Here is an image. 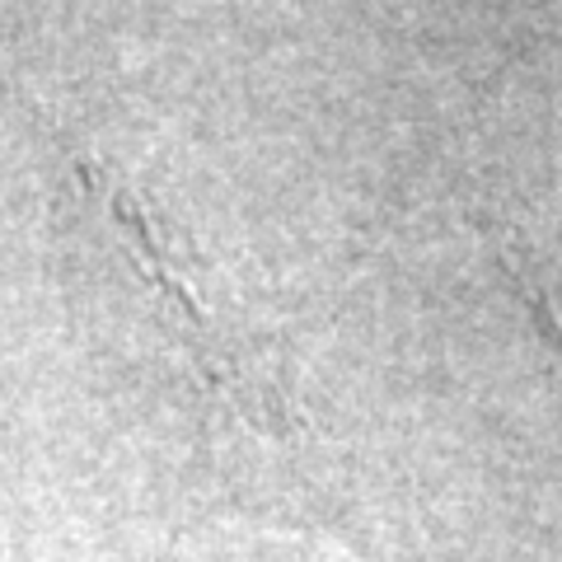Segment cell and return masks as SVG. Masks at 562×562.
<instances>
[{"label":"cell","mask_w":562,"mask_h":562,"mask_svg":"<svg viewBox=\"0 0 562 562\" xmlns=\"http://www.w3.org/2000/svg\"><path fill=\"white\" fill-rule=\"evenodd\" d=\"M99 183V198L109 206V216L122 235L132 239L136 262L155 281V291H165V301L183 314L192 328H202V342L216 351V366H225L235 380L249 351V324H244V301L235 286H225L198 244L188 239L183 225L169 221L165 206H155L146 192H136L127 179H117L109 169H90Z\"/></svg>","instance_id":"obj_1"},{"label":"cell","mask_w":562,"mask_h":562,"mask_svg":"<svg viewBox=\"0 0 562 562\" xmlns=\"http://www.w3.org/2000/svg\"><path fill=\"white\" fill-rule=\"evenodd\" d=\"M512 272L520 281V291L530 295V305L549 333L562 342V249H543V244H530V249L512 254Z\"/></svg>","instance_id":"obj_2"}]
</instances>
